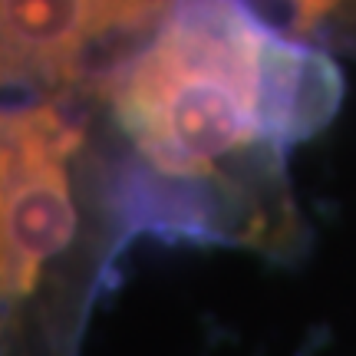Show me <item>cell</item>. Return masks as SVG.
Segmentation results:
<instances>
[{"label":"cell","instance_id":"obj_1","mask_svg":"<svg viewBox=\"0 0 356 356\" xmlns=\"http://www.w3.org/2000/svg\"><path fill=\"white\" fill-rule=\"evenodd\" d=\"M337 102L330 60L244 0H185L113 89L106 142L132 225L293 254L300 228L284 159Z\"/></svg>","mask_w":356,"mask_h":356},{"label":"cell","instance_id":"obj_2","mask_svg":"<svg viewBox=\"0 0 356 356\" xmlns=\"http://www.w3.org/2000/svg\"><path fill=\"white\" fill-rule=\"evenodd\" d=\"M129 231L106 136L53 102L0 106V356H79Z\"/></svg>","mask_w":356,"mask_h":356},{"label":"cell","instance_id":"obj_4","mask_svg":"<svg viewBox=\"0 0 356 356\" xmlns=\"http://www.w3.org/2000/svg\"><path fill=\"white\" fill-rule=\"evenodd\" d=\"M350 0H284V7L293 13V20L300 26H310L323 20V17H330V13L343 10Z\"/></svg>","mask_w":356,"mask_h":356},{"label":"cell","instance_id":"obj_3","mask_svg":"<svg viewBox=\"0 0 356 356\" xmlns=\"http://www.w3.org/2000/svg\"><path fill=\"white\" fill-rule=\"evenodd\" d=\"M139 0H0V79L63 66L109 26L142 20Z\"/></svg>","mask_w":356,"mask_h":356}]
</instances>
